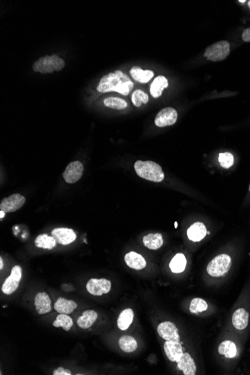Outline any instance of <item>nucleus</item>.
<instances>
[{
	"label": "nucleus",
	"instance_id": "17",
	"mask_svg": "<svg viewBox=\"0 0 250 375\" xmlns=\"http://www.w3.org/2000/svg\"><path fill=\"white\" fill-rule=\"evenodd\" d=\"M207 229L202 222H195L188 230V236L190 241L199 242L206 236Z\"/></svg>",
	"mask_w": 250,
	"mask_h": 375
},
{
	"label": "nucleus",
	"instance_id": "18",
	"mask_svg": "<svg viewBox=\"0 0 250 375\" xmlns=\"http://www.w3.org/2000/svg\"><path fill=\"white\" fill-rule=\"evenodd\" d=\"M249 322V313L244 309H238L232 316L233 326L239 330H243L247 327Z\"/></svg>",
	"mask_w": 250,
	"mask_h": 375
},
{
	"label": "nucleus",
	"instance_id": "13",
	"mask_svg": "<svg viewBox=\"0 0 250 375\" xmlns=\"http://www.w3.org/2000/svg\"><path fill=\"white\" fill-rule=\"evenodd\" d=\"M164 351L170 361L176 362L180 359L184 353L182 344L178 341H165Z\"/></svg>",
	"mask_w": 250,
	"mask_h": 375
},
{
	"label": "nucleus",
	"instance_id": "8",
	"mask_svg": "<svg viewBox=\"0 0 250 375\" xmlns=\"http://www.w3.org/2000/svg\"><path fill=\"white\" fill-rule=\"evenodd\" d=\"M111 282L107 279H91L87 284L89 293L94 296H102L111 290Z\"/></svg>",
	"mask_w": 250,
	"mask_h": 375
},
{
	"label": "nucleus",
	"instance_id": "37",
	"mask_svg": "<svg viewBox=\"0 0 250 375\" xmlns=\"http://www.w3.org/2000/svg\"><path fill=\"white\" fill-rule=\"evenodd\" d=\"M3 267H4V264H3V260L2 258H0V270H3Z\"/></svg>",
	"mask_w": 250,
	"mask_h": 375
},
{
	"label": "nucleus",
	"instance_id": "22",
	"mask_svg": "<svg viewBox=\"0 0 250 375\" xmlns=\"http://www.w3.org/2000/svg\"><path fill=\"white\" fill-rule=\"evenodd\" d=\"M98 319V313L94 310H87L78 318L76 324L82 329H89Z\"/></svg>",
	"mask_w": 250,
	"mask_h": 375
},
{
	"label": "nucleus",
	"instance_id": "31",
	"mask_svg": "<svg viewBox=\"0 0 250 375\" xmlns=\"http://www.w3.org/2000/svg\"><path fill=\"white\" fill-rule=\"evenodd\" d=\"M208 305L206 301L201 298H194L190 303V311L193 314H199L208 310Z\"/></svg>",
	"mask_w": 250,
	"mask_h": 375
},
{
	"label": "nucleus",
	"instance_id": "23",
	"mask_svg": "<svg viewBox=\"0 0 250 375\" xmlns=\"http://www.w3.org/2000/svg\"><path fill=\"white\" fill-rule=\"evenodd\" d=\"M142 241H143L144 245L149 250H158L163 244L162 235L159 233L149 234L144 237Z\"/></svg>",
	"mask_w": 250,
	"mask_h": 375
},
{
	"label": "nucleus",
	"instance_id": "3",
	"mask_svg": "<svg viewBox=\"0 0 250 375\" xmlns=\"http://www.w3.org/2000/svg\"><path fill=\"white\" fill-rule=\"evenodd\" d=\"M65 65V62L62 58H59L57 55L53 56H46L40 58L35 61L33 64V70L35 72L41 73H53V71H59L62 70Z\"/></svg>",
	"mask_w": 250,
	"mask_h": 375
},
{
	"label": "nucleus",
	"instance_id": "35",
	"mask_svg": "<svg viewBox=\"0 0 250 375\" xmlns=\"http://www.w3.org/2000/svg\"><path fill=\"white\" fill-rule=\"evenodd\" d=\"M242 38L245 42H250V27L243 31Z\"/></svg>",
	"mask_w": 250,
	"mask_h": 375
},
{
	"label": "nucleus",
	"instance_id": "29",
	"mask_svg": "<svg viewBox=\"0 0 250 375\" xmlns=\"http://www.w3.org/2000/svg\"><path fill=\"white\" fill-rule=\"evenodd\" d=\"M104 105L109 108L114 109V110H124L127 107V102L124 99L116 97H110L106 98L104 101Z\"/></svg>",
	"mask_w": 250,
	"mask_h": 375
},
{
	"label": "nucleus",
	"instance_id": "40",
	"mask_svg": "<svg viewBox=\"0 0 250 375\" xmlns=\"http://www.w3.org/2000/svg\"><path fill=\"white\" fill-rule=\"evenodd\" d=\"M178 227V223L177 222H176V228H177Z\"/></svg>",
	"mask_w": 250,
	"mask_h": 375
},
{
	"label": "nucleus",
	"instance_id": "38",
	"mask_svg": "<svg viewBox=\"0 0 250 375\" xmlns=\"http://www.w3.org/2000/svg\"><path fill=\"white\" fill-rule=\"evenodd\" d=\"M239 3H246V1H245V0H240V1H239Z\"/></svg>",
	"mask_w": 250,
	"mask_h": 375
},
{
	"label": "nucleus",
	"instance_id": "36",
	"mask_svg": "<svg viewBox=\"0 0 250 375\" xmlns=\"http://www.w3.org/2000/svg\"><path fill=\"white\" fill-rule=\"evenodd\" d=\"M5 216H6V212L3 211V210H0V219L1 220L5 217Z\"/></svg>",
	"mask_w": 250,
	"mask_h": 375
},
{
	"label": "nucleus",
	"instance_id": "9",
	"mask_svg": "<svg viewBox=\"0 0 250 375\" xmlns=\"http://www.w3.org/2000/svg\"><path fill=\"white\" fill-rule=\"evenodd\" d=\"M178 119V113L172 107L162 109L156 115L154 123L158 127H168L176 124Z\"/></svg>",
	"mask_w": 250,
	"mask_h": 375
},
{
	"label": "nucleus",
	"instance_id": "32",
	"mask_svg": "<svg viewBox=\"0 0 250 375\" xmlns=\"http://www.w3.org/2000/svg\"><path fill=\"white\" fill-rule=\"evenodd\" d=\"M132 102L136 107H139L142 104H147L149 101L148 95L142 90H136L131 96Z\"/></svg>",
	"mask_w": 250,
	"mask_h": 375
},
{
	"label": "nucleus",
	"instance_id": "7",
	"mask_svg": "<svg viewBox=\"0 0 250 375\" xmlns=\"http://www.w3.org/2000/svg\"><path fill=\"white\" fill-rule=\"evenodd\" d=\"M25 202L24 196L20 193H15L2 200L0 203V210H3L6 213H12L21 209Z\"/></svg>",
	"mask_w": 250,
	"mask_h": 375
},
{
	"label": "nucleus",
	"instance_id": "1",
	"mask_svg": "<svg viewBox=\"0 0 250 375\" xmlns=\"http://www.w3.org/2000/svg\"><path fill=\"white\" fill-rule=\"evenodd\" d=\"M133 87V83L127 74L121 70H116L101 78L97 90L101 93L116 92L126 96L130 94Z\"/></svg>",
	"mask_w": 250,
	"mask_h": 375
},
{
	"label": "nucleus",
	"instance_id": "21",
	"mask_svg": "<svg viewBox=\"0 0 250 375\" xmlns=\"http://www.w3.org/2000/svg\"><path fill=\"white\" fill-rule=\"evenodd\" d=\"M168 80L164 76L156 77L150 87V92L153 98H158L162 95L164 89L168 87Z\"/></svg>",
	"mask_w": 250,
	"mask_h": 375
},
{
	"label": "nucleus",
	"instance_id": "6",
	"mask_svg": "<svg viewBox=\"0 0 250 375\" xmlns=\"http://www.w3.org/2000/svg\"><path fill=\"white\" fill-rule=\"evenodd\" d=\"M22 278V268L16 265L12 268L11 275L5 280L2 286V291L6 295L13 293L19 286L20 282Z\"/></svg>",
	"mask_w": 250,
	"mask_h": 375
},
{
	"label": "nucleus",
	"instance_id": "16",
	"mask_svg": "<svg viewBox=\"0 0 250 375\" xmlns=\"http://www.w3.org/2000/svg\"><path fill=\"white\" fill-rule=\"evenodd\" d=\"M125 261L129 267L134 270H140L146 267V261L145 259L140 254L135 252L127 253L125 256Z\"/></svg>",
	"mask_w": 250,
	"mask_h": 375
},
{
	"label": "nucleus",
	"instance_id": "27",
	"mask_svg": "<svg viewBox=\"0 0 250 375\" xmlns=\"http://www.w3.org/2000/svg\"><path fill=\"white\" fill-rule=\"evenodd\" d=\"M119 347L126 353H131L137 348V342L134 338L130 336H123L119 339Z\"/></svg>",
	"mask_w": 250,
	"mask_h": 375
},
{
	"label": "nucleus",
	"instance_id": "28",
	"mask_svg": "<svg viewBox=\"0 0 250 375\" xmlns=\"http://www.w3.org/2000/svg\"><path fill=\"white\" fill-rule=\"evenodd\" d=\"M219 353L224 355L225 357L234 358L237 354V347L234 342L225 341L219 345Z\"/></svg>",
	"mask_w": 250,
	"mask_h": 375
},
{
	"label": "nucleus",
	"instance_id": "4",
	"mask_svg": "<svg viewBox=\"0 0 250 375\" xmlns=\"http://www.w3.org/2000/svg\"><path fill=\"white\" fill-rule=\"evenodd\" d=\"M231 259L226 254L216 256L207 267V272L213 277H220L228 273L231 268Z\"/></svg>",
	"mask_w": 250,
	"mask_h": 375
},
{
	"label": "nucleus",
	"instance_id": "12",
	"mask_svg": "<svg viewBox=\"0 0 250 375\" xmlns=\"http://www.w3.org/2000/svg\"><path fill=\"white\" fill-rule=\"evenodd\" d=\"M52 236L58 244L68 245L76 239V235L73 230L67 228H56L52 231Z\"/></svg>",
	"mask_w": 250,
	"mask_h": 375
},
{
	"label": "nucleus",
	"instance_id": "41",
	"mask_svg": "<svg viewBox=\"0 0 250 375\" xmlns=\"http://www.w3.org/2000/svg\"><path fill=\"white\" fill-rule=\"evenodd\" d=\"M249 191H250V184H249Z\"/></svg>",
	"mask_w": 250,
	"mask_h": 375
},
{
	"label": "nucleus",
	"instance_id": "15",
	"mask_svg": "<svg viewBox=\"0 0 250 375\" xmlns=\"http://www.w3.org/2000/svg\"><path fill=\"white\" fill-rule=\"evenodd\" d=\"M178 368L183 371L185 375H195L196 373V365L192 356L188 353H183L182 357L177 361Z\"/></svg>",
	"mask_w": 250,
	"mask_h": 375
},
{
	"label": "nucleus",
	"instance_id": "39",
	"mask_svg": "<svg viewBox=\"0 0 250 375\" xmlns=\"http://www.w3.org/2000/svg\"><path fill=\"white\" fill-rule=\"evenodd\" d=\"M248 6H249V8L250 9V0L249 2H248Z\"/></svg>",
	"mask_w": 250,
	"mask_h": 375
},
{
	"label": "nucleus",
	"instance_id": "30",
	"mask_svg": "<svg viewBox=\"0 0 250 375\" xmlns=\"http://www.w3.org/2000/svg\"><path fill=\"white\" fill-rule=\"evenodd\" d=\"M73 320L66 314H60L57 316L53 325L55 327H62L65 331H69L73 327Z\"/></svg>",
	"mask_w": 250,
	"mask_h": 375
},
{
	"label": "nucleus",
	"instance_id": "26",
	"mask_svg": "<svg viewBox=\"0 0 250 375\" xmlns=\"http://www.w3.org/2000/svg\"><path fill=\"white\" fill-rule=\"evenodd\" d=\"M186 264L187 260L185 255L179 253L170 261V267L173 273H179L185 270Z\"/></svg>",
	"mask_w": 250,
	"mask_h": 375
},
{
	"label": "nucleus",
	"instance_id": "19",
	"mask_svg": "<svg viewBox=\"0 0 250 375\" xmlns=\"http://www.w3.org/2000/svg\"><path fill=\"white\" fill-rule=\"evenodd\" d=\"M130 73L133 80L141 84H146L149 82L154 75L152 70H142L139 67H132L130 69Z\"/></svg>",
	"mask_w": 250,
	"mask_h": 375
},
{
	"label": "nucleus",
	"instance_id": "5",
	"mask_svg": "<svg viewBox=\"0 0 250 375\" xmlns=\"http://www.w3.org/2000/svg\"><path fill=\"white\" fill-rule=\"evenodd\" d=\"M229 53V42L220 41L207 47L204 56L209 61H220L228 57Z\"/></svg>",
	"mask_w": 250,
	"mask_h": 375
},
{
	"label": "nucleus",
	"instance_id": "34",
	"mask_svg": "<svg viewBox=\"0 0 250 375\" xmlns=\"http://www.w3.org/2000/svg\"><path fill=\"white\" fill-rule=\"evenodd\" d=\"M53 375H71V371H69L68 369H65V368H62V367H59L57 369L53 371Z\"/></svg>",
	"mask_w": 250,
	"mask_h": 375
},
{
	"label": "nucleus",
	"instance_id": "10",
	"mask_svg": "<svg viewBox=\"0 0 250 375\" xmlns=\"http://www.w3.org/2000/svg\"><path fill=\"white\" fill-rule=\"evenodd\" d=\"M84 167L79 161H73L66 167L63 173V178L67 184H74L77 182L84 174Z\"/></svg>",
	"mask_w": 250,
	"mask_h": 375
},
{
	"label": "nucleus",
	"instance_id": "11",
	"mask_svg": "<svg viewBox=\"0 0 250 375\" xmlns=\"http://www.w3.org/2000/svg\"><path fill=\"white\" fill-rule=\"evenodd\" d=\"M158 335L165 341L180 340L179 330L176 326L170 321H165L161 323L157 327Z\"/></svg>",
	"mask_w": 250,
	"mask_h": 375
},
{
	"label": "nucleus",
	"instance_id": "24",
	"mask_svg": "<svg viewBox=\"0 0 250 375\" xmlns=\"http://www.w3.org/2000/svg\"><path fill=\"white\" fill-rule=\"evenodd\" d=\"M56 239L53 236H49L47 234L38 235L35 241V245L38 248L45 249V250H52L56 247Z\"/></svg>",
	"mask_w": 250,
	"mask_h": 375
},
{
	"label": "nucleus",
	"instance_id": "20",
	"mask_svg": "<svg viewBox=\"0 0 250 375\" xmlns=\"http://www.w3.org/2000/svg\"><path fill=\"white\" fill-rule=\"evenodd\" d=\"M77 307V304L73 301H68L63 297H59L55 303L54 309L59 314H70Z\"/></svg>",
	"mask_w": 250,
	"mask_h": 375
},
{
	"label": "nucleus",
	"instance_id": "14",
	"mask_svg": "<svg viewBox=\"0 0 250 375\" xmlns=\"http://www.w3.org/2000/svg\"><path fill=\"white\" fill-rule=\"evenodd\" d=\"M35 307L39 315L47 314L51 311V299L46 292L37 293L35 297Z\"/></svg>",
	"mask_w": 250,
	"mask_h": 375
},
{
	"label": "nucleus",
	"instance_id": "33",
	"mask_svg": "<svg viewBox=\"0 0 250 375\" xmlns=\"http://www.w3.org/2000/svg\"><path fill=\"white\" fill-rule=\"evenodd\" d=\"M219 162L221 167H223V168H230L234 164V157L228 152L219 154Z\"/></svg>",
	"mask_w": 250,
	"mask_h": 375
},
{
	"label": "nucleus",
	"instance_id": "2",
	"mask_svg": "<svg viewBox=\"0 0 250 375\" xmlns=\"http://www.w3.org/2000/svg\"><path fill=\"white\" fill-rule=\"evenodd\" d=\"M134 170L138 176L152 182H161L165 178L160 166L153 161H136Z\"/></svg>",
	"mask_w": 250,
	"mask_h": 375
},
{
	"label": "nucleus",
	"instance_id": "25",
	"mask_svg": "<svg viewBox=\"0 0 250 375\" xmlns=\"http://www.w3.org/2000/svg\"><path fill=\"white\" fill-rule=\"evenodd\" d=\"M134 313L131 309H126L119 315L117 320V325L121 330H127L133 322Z\"/></svg>",
	"mask_w": 250,
	"mask_h": 375
}]
</instances>
